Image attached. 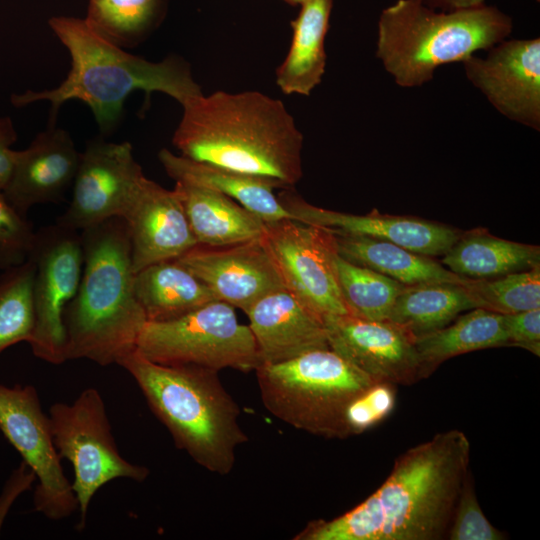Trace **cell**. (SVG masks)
I'll return each instance as SVG.
<instances>
[{
  "label": "cell",
  "mask_w": 540,
  "mask_h": 540,
  "mask_svg": "<svg viewBox=\"0 0 540 540\" xmlns=\"http://www.w3.org/2000/svg\"><path fill=\"white\" fill-rule=\"evenodd\" d=\"M331 349L374 382L412 385L422 379L414 337L388 320L336 315L324 320Z\"/></svg>",
  "instance_id": "16"
},
{
  "label": "cell",
  "mask_w": 540,
  "mask_h": 540,
  "mask_svg": "<svg viewBox=\"0 0 540 540\" xmlns=\"http://www.w3.org/2000/svg\"><path fill=\"white\" fill-rule=\"evenodd\" d=\"M332 0H305L291 21L289 52L276 70V84L287 95L308 96L320 84L326 67L325 37Z\"/></svg>",
  "instance_id": "23"
},
{
  "label": "cell",
  "mask_w": 540,
  "mask_h": 540,
  "mask_svg": "<svg viewBox=\"0 0 540 540\" xmlns=\"http://www.w3.org/2000/svg\"><path fill=\"white\" fill-rule=\"evenodd\" d=\"M158 7L159 0H89L85 21L103 39L124 49L146 35Z\"/></svg>",
  "instance_id": "30"
},
{
  "label": "cell",
  "mask_w": 540,
  "mask_h": 540,
  "mask_svg": "<svg viewBox=\"0 0 540 540\" xmlns=\"http://www.w3.org/2000/svg\"><path fill=\"white\" fill-rule=\"evenodd\" d=\"M441 264L465 278H494L540 266V248L474 230L460 235Z\"/></svg>",
  "instance_id": "27"
},
{
  "label": "cell",
  "mask_w": 540,
  "mask_h": 540,
  "mask_svg": "<svg viewBox=\"0 0 540 540\" xmlns=\"http://www.w3.org/2000/svg\"><path fill=\"white\" fill-rule=\"evenodd\" d=\"M475 308L512 314L540 308V266L464 284Z\"/></svg>",
  "instance_id": "32"
},
{
  "label": "cell",
  "mask_w": 540,
  "mask_h": 540,
  "mask_svg": "<svg viewBox=\"0 0 540 540\" xmlns=\"http://www.w3.org/2000/svg\"><path fill=\"white\" fill-rule=\"evenodd\" d=\"M172 144L193 161L293 188L303 176V135L279 99L258 91L201 94L183 105Z\"/></svg>",
  "instance_id": "2"
},
{
  "label": "cell",
  "mask_w": 540,
  "mask_h": 540,
  "mask_svg": "<svg viewBox=\"0 0 540 540\" xmlns=\"http://www.w3.org/2000/svg\"><path fill=\"white\" fill-rule=\"evenodd\" d=\"M421 2L439 11L473 8L485 4V0H421Z\"/></svg>",
  "instance_id": "39"
},
{
  "label": "cell",
  "mask_w": 540,
  "mask_h": 540,
  "mask_svg": "<svg viewBox=\"0 0 540 540\" xmlns=\"http://www.w3.org/2000/svg\"><path fill=\"white\" fill-rule=\"evenodd\" d=\"M290 5H301L305 0H284Z\"/></svg>",
  "instance_id": "40"
},
{
  "label": "cell",
  "mask_w": 540,
  "mask_h": 540,
  "mask_svg": "<svg viewBox=\"0 0 540 540\" xmlns=\"http://www.w3.org/2000/svg\"><path fill=\"white\" fill-rule=\"evenodd\" d=\"M264 237L225 246L197 244L176 259L198 277L217 300L245 313L263 296L285 288Z\"/></svg>",
  "instance_id": "15"
},
{
  "label": "cell",
  "mask_w": 540,
  "mask_h": 540,
  "mask_svg": "<svg viewBox=\"0 0 540 540\" xmlns=\"http://www.w3.org/2000/svg\"><path fill=\"white\" fill-rule=\"evenodd\" d=\"M174 189L198 244L225 246L265 236L266 223L232 198L181 181Z\"/></svg>",
  "instance_id": "21"
},
{
  "label": "cell",
  "mask_w": 540,
  "mask_h": 540,
  "mask_svg": "<svg viewBox=\"0 0 540 540\" xmlns=\"http://www.w3.org/2000/svg\"><path fill=\"white\" fill-rule=\"evenodd\" d=\"M121 217L130 239L134 272L165 260L176 259L198 243L180 198L144 176L136 184Z\"/></svg>",
  "instance_id": "18"
},
{
  "label": "cell",
  "mask_w": 540,
  "mask_h": 540,
  "mask_svg": "<svg viewBox=\"0 0 540 540\" xmlns=\"http://www.w3.org/2000/svg\"><path fill=\"white\" fill-rule=\"evenodd\" d=\"M136 349L163 365L250 372L261 364L249 326L238 321L232 305L220 300L173 320L146 322Z\"/></svg>",
  "instance_id": "8"
},
{
  "label": "cell",
  "mask_w": 540,
  "mask_h": 540,
  "mask_svg": "<svg viewBox=\"0 0 540 540\" xmlns=\"http://www.w3.org/2000/svg\"><path fill=\"white\" fill-rule=\"evenodd\" d=\"M49 25L68 50L71 69L57 87L13 94L11 102L22 107L48 101L50 126L61 105L70 100L87 104L101 131L109 133L119 121L126 99L137 90L167 94L182 106L203 94L188 64L176 56L151 62L132 55L99 36L85 19L57 16L50 18Z\"/></svg>",
  "instance_id": "3"
},
{
  "label": "cell",
  "mask_w": 540,
  "mask_h": 540,
  "mask_svg": "<svg viewBox=\"0 0 540 540\" xmlns=\"http://www.w3.org/2000/svg\"><path fill=\"white\" fill-rule=\"evenodd\" d=\"M80 235L81 279L63 314L65 359L118 365L136 349L147 322L134 291L128 227L116 216Z\"/></svg>",
  "instance_id": "4"
},
{
  "label": "cell",
  "mask_w": 540,
  "mask_h": 540,
  "mask_svg": "<svg viewBox=\"0 0 540 540\" xmlns=\"http://www.w3.org/2000/svg\"><path fill=\"white\" fill-rule=\"evenodd\" d=\"M396 386L374 382L348 406L345 424L349 437L361 434L382 422L393 411Z\"/></svg>",
  "instance_id": "35"
},
{
  "label": "cell",
  "mask_w": 540,
  "mask_h": 540,
  "mask_svg": "<svg viewBox=\"0 0 540 540\" xmlns=\"http://www.w3.org/2000/svg\"><path fill=\"white\" fill-rule=\"evenodd\" d=\"M29 258L34 262V327L30 342L35 357L59 365L65 359L63 314L74 298L82 274L80 232L56 222L36 231Z\"/></svg>",
  "instance_id": "11"
},
{
  "label": "cell",
  "mask_w": 540,
  "mask_h": 540,
  "mask_svg": "<svg viewBox=\"0 0 540 540\" xmlns=\"http://www.w3.org/2000/svg\"><path fill=\"white\" fill-rule=\"evenodd\" d=\"M158 159L175 182H187L220 192L264 222L291 218L273 192L281 187L272 180L193 161L166 148L159 151Z\"/></svg>",
  "instance_id": "22"
},
{
  "label": "cell",
  "mask_w": 540,
  "mask_h": 540,
  "mask_svg": "<svg viewBox=\"0 0 540 540\" xmlns=\"http://www.w3.org/2000/svg\"><path fill=\"white\" fill-rule=\"evenodd\" d=\"M334 238L337 252L342 258L405 286L433 282L466 284L469 281V278L451 272L432 257L391 242L339 234H334Z\"/></svg>",
  "instance_id": "25"
},
{
  "label": "cell",
  "mask_w": 540,
  "mask_h": 540,
  "mask_svg": "<svg viewBox=\"0 0 540 540\" xmlns=\"http://www.w3.org/2000/svg\"><path fill=\"white\" fill-rule=\"evenodd\" d=\"M473 308L464 284L422 283L404 286L386 320L416 338L448 325Z\"/></svg>",
  "instance_id": "28"
},
{
  "label": "cell",
  "mask_w": 540,
  "mask_h": 540,
  "mask_svg": "<svg viewBox=\"0 0 540 540\" xmlns=\"http://www.w3.org/2000/svg\"><path fill=\"white\" fill-rule=\"evenodd\" d=\"M245 314L261 364L284 362L329 347L323 319L286 288L263 296Z\"/></svg>",
  "instance_id": "20"
},
{
  "label": "cell",
  "mask_w": 540,
  "mask_h": 540,
  "mask_svg": "<svg viewBox=\"0 0 540 540\" xmlns=\"http://www.w3.org/2000/svg\"><path fill=\"white\" fill-rule=\"evenodd\" d=\"M334 264L349 315L366 320H386L405 285L370 268L349 262L338 253Z\"/></svg>",
  "instance_id": "29"
},
{
  "label": "cell",
  "mask_w": 540,
  "mask_h": 540,
  "mask_svg": "<svg viewBox=\"0 0 540 540\" xmlns=\"http://www.w3.org/2000/svg\"><path fill=\"white\" fill-rule=\"evenodd\" d=\"M81 153L69 132L49 126L17 151L11 177L2 191L23 215L43 203H60L72 187Z\"/></svg>",
  "instance_id": "19"
},
{
  "label": "cell",
  "mask_w": 540,
  "mask_h": 540,
  "mask_svg": "<svg viewBox=\"0 0 540 540\" xmlns=\"http://www.w3.org/2000/svg\"><path fill=\"white\" fill-rule=\"evenodd\" d=\"M471 445L453 429L406 450L363 502L330 520L311 521L296 540L447 539Z\"/></svg>",
  "instance_id": "1"
},
{
  "label": "cell",
  "mask_w": 540,
  "mask_h": 540,
  "mask_svg": "<svg viewBox=\"0 0 540 540\" xmlns=\"http://www.w3.org/2000/svg\"><path fill=\"white\" fill-rule=\"evenodd\" d=\"M144 176L129 142L96 138L80 155L72 197L56 223L81 232L122 215L136 184Z\"/></svg>",
  "instance_id": "13"
},
{
  "label": "cell",
  "mask_w": 540,
  "mask_h": 540,
  "mask_svg": "<svg viewBox=\"0 0 540 540\" xmlns=\"http://www.w3.org/2000/svg\"><path fill=\"white\" fill-rule=\"evenodd\" d=\"M422 379L444 361L468 352L508 346L502 314L473 308L448 325L414 338Z\"/></svg>",
  "instance_id": "26"
},
{
  "label": "cell",
  "mask_w": 540,
  "mask_h": 540,
  "mask_svg": "<svg viewBox=\"0 0 540 540\" xmlns=\"http://www.w3.org/2000/svg\"><path fill=\"white\" fill-rule=\"evenodd\" d=\"M17 140V133L10 117L0 116V191L6 187L17 157L11 146Z\"/></svg>",
  "instance_id": "37"
},
{
  "label": "cell",
  "mask_w": 540,
  "mask_h": 540,
  "mask_svg": "<svg viewBox=\"0 0 540 540\" xmlns=\"http://www.w3.org/2000/svg\"><path fill=\"white\" fill-rule=\"evenodd\" d=\"M0 431L35 476L34 510L52 521H61L78 510L53 441L49 417L34 386L0 384Z\"/></svg>",
  "instance_id": "10"
},
{
  "label": "cell",
  "mask_w": 540,
  "mask_h": 540,
  "mask_svg": "<svg viewBox=\"0 0 540 540\" xmlns=\"http://www.w3.org/2000/svg\"><path fill=\"white\" fill-rule=\"evenodd\" d=\"M449 540H504L505 534L484 515L475 494L473 478L468 471L448 530Z\"/></svg>",
  "instance_id": "34"
},
{
  "label": "cell",
  "mask_w": 540,
  "mask_h": 540,
  "mask_svg": "<svg viewBox=\"0 0 540 540\" xmlns=\"http://www.w3.org/2000/svg\"><path fill=\"white\" fill-rule=\"evenodd\" d=\"M537 1L539 2L540 0H537Z\"/></svg>",
  "instance_id": "41"
},
{
  "label": "cell",
  "mask_w": 540,
  "mask_h": 540,
  "mask_svg": "<svg viewBox=\"0 0 540 540\" xmlns=\"http://www.w3.org/2000/svg\"><path fill=\"white\" fill-rule=\"evenodd\" d=\"M48 417L58 454L73 467L71 485L80 514L76 528L82 530L99 489L118 478L143 482L150 471L120 454L104 400L96 388L84 389L72 403H54Z\"/></svg>",
  "instance_id": "9"
},
{
  "label": "cell",
  "mask_w": 540,
  "mask_h": 540,
  "mask_svg": "<svg viewBox=\"0 0 540 540\" xmlns=\"http://www.w3.org/2000/svg\"><path fill=\"white\" fill-rule=\"evenodd\" d=\"M265 408L288 425L325 438L349 437L345 414L374 381L330 347L256 370Z\"/></svg>",
  "instance_id": "7"
},
{
  "label": "cell",
  "mask_w": 540,
  "mask_h": 540,
  "mask_svg": "<svg viewBox=\"0 0 540 540\" xmlns=\"http://www.w3.org/2000/svg\"><path fill=\"white\" fill-rule=\"evenodd\" d=\"M36 231L0 191V270L23 264L30 256Z\"/></svg>",
  "instance_id": "33"
},
{
  "label": "cell",
  "mask_w": 540,
  "mask_h": 540,
  "mask_svg": "<svg viewBox=\"0 0 540 540\" xmlns=\"http://www.w3.org/2000/svg\"><path fill=\"white\" fill-rule=\"evenodd\" d=\"M265 223L264 238L285 288L323 320L349 315L336 277L334 234L291 218Z\"/></svg>",
  "instance_id": "12"
},
{
  "label": "cell",
  "mask_w": 540,
  "mask_h": 540,
  "mask_svg": "<svg viewBox=\"0 0 540 540\" xmlns=\"http://www.w3.org/2000/svg\"><path fill=\"white\" fill-rule=\"evenodd\" d=\"M512 30L511 17L495 6L439 11L398 0L379 17L376 57L398 86L419 87L439 66L488 50Z\"/></svg>",
  "instance_id": "6"
},
{
  "label": "cell",
  "mask_w": 540,
  "mask_h": 540,
  "mask_svg": "<svg viewBox=\"0 0 540 540\" xmlns=\"http://www.w3.org/2000/svg\"><path fill=\"white\" fill-rule=\"evenodd\" d=\"M34 272V262L28 258L23 264L0 274V355L17 343L31 340Z\"/></svg>",
  "instance_id": "31"
},
{
  "label": "cell",
  "mask_w": 540,
  "mask_h": 540,
  "mask_svg": "<svg viewBox=\"0 0 540 540\" xmlns=\"http://www.w3.org/2000/svg\"><path fill=\"white\" fill-rule=\"evenodd\" d=\"M292 189H282L277 196L291 218L334 234L387 241L429 257L443 256L462 234L447 225L415 217L380 214L376 210L357 215L320 208Z\"/></svg>",
  "instance_id": "17"
},
{
  "label": "cell",
  "mask_w": 540,
  "mask_h": 540,
  "mask_svg": "<svg viewBox=\"0 0 540 540\" xmlns=\"http://www.w3.org/2000/svg\"><path fill=\"white\" fill-rule=\"evenodd\" d=\"M470 83L503 116L540 130V39H505L463 62Z\"/></svg>",
  "instance_id": "14"
},
{
  "label": "cell",
  "mask_w": 540,
  "mask_h": 540,
  "mask_svg": "<svg viewBox=\"0 0 540 540\" xmlns=\"http://www.w3.org/2000/svg\"><path fill=\"white\" fill-rule=\"evenodd\" d=\"M134 291L147 322L173 320L217 300L177 259L157 262L136 272Z\"/></svg>",
  "instance_id": "24"
},
{
  "label": "cell",
  "mask_w": 540,
  "mask_h": 540,
  "mask_svg": "<svg viewBox=\"0 0 540 540\" xmlns=\"http://www.w3.org/2000/svg\"><path fill=\"white\" fill-rule=\"evenodd\" d=\"M118 365L134 379L178 449L212 473L232 471L236 449L248 437L239 423V406L221 383L218 371L155 363L137 349Z\"/></svg>",
  "instance_id": "5"
},
{
  "label": "cell",
  "mask_w": 540,
  "mask_h": 540,
  "mask_svg": "<svg viewBox=\"0 0 540 540\" xmlns=\"http://www.w3.org/2000/svg\"><path fill=\"white\" fill-rule=\"evenodd\" d=\"M35 481V476L29 467L22 461L16 470L13 471L8 479L5 489L0 496V530L7 514L16 497L27 489Z\"/></svg>",
  "instance_id": "38"
},
{
  "label": "cell",
  "mask_w": 540,
  "mask_h": 540,
  "mask_svg": "<svg viewBox=\"0 0 540 540\" xmlns=\"http://www.w3.org/2000/svg\"><path fill=\"white\" fill-rule=\"evenodd\" d=\"M508 346L524 348L540 355V308L502 314Z\"/></svg>",
  "instance_id": "36"
}]
</instances>
